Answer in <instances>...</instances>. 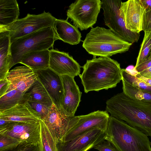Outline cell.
Returning a JSON list of instances; mask_svg holds the SVG:
<instances>
[{"label":"cell","mask_w":151,"mask_h":151,"mask_svg":"<svg viewBox=\"0 0 151 151\" xmlns=\"http://www.w3.org/2000/svg\"><path fill=\"white\" fill-rule=\"evenodd\" d=\"M106 111L151 138V103L130 98L123 92L107 100Z\"/></svg>","instance_id":"1"},{"label":"cell","mask_w":151,"mask_h":151,"mask_svg":"<svg viewBox=\"0 0 151 151\" xmlns=\"http://www.w3.org/2000/svg\"><path fill=\"white\" fill-rule=\"evenodd\" d=\"M79 76L85 93L116 87L122 78L120 64L110 57L87 60Z\"/></svg>","instance_id":"2"},{"label":"cell","mask_w":151,"mask_h":151,"mask_svg":"<svg viewBox=\"0 0 151 151\" xmlns=\"http://www.w3.org/2000/svg\"><path fill=\"white\" fill-rule=\"evenodd\" d=\"M148 136L126 122L110 116L105 140L117 151H151Z\"/></svg>","instance_id":"3"},{"label":"cell","mask_w":151,"mask_h":151,"mask_svg":"<svg viewBox=\"0 0 151 151\" xmlns=\"http://www.w3.org/2000/svg\"><path fill=\"white\" fill-rule=\"evenodd\" d=\"M132 45L117 37L109 29L97 26L92 27L86 34L82 46L93 58L110 57L128 51Z\"/></svg>","instance_id":"4"},{"label":"cell","mask_w":151,"mask_h":151,"mask_svg":"<svg viewBox=\"0 0 151 151\" xmlns=\"http://www.w3.org/2000/svg\"><path fill=\"white\" fill-rule=\"evenodd\" d=\"M58 40L52 26L42 29L14 40L10 43L9 68L20 63L23 56L32 52L48 49Z\"/></svg>","instance_id":"5"},{"label":"cell","mask_w":151,"mask_h":151,"mask_svg":"<svg viewBox=\"0 0 151 151\" xmlns=\"http://www.w3.org/2000/svg\"><path fill=\"white\" fill-rule=\"evenodd\" d=\"M56 18L45 11L37 15L28 14L8 25L0 27V29L8 31L10 43L14 40L45 28L52 26Z\"/></svg>","instance_id":"6"},{"label":"cell","mask_w":151,"mask_h":151,"mask_svg":"<svg viewBox=\"0 0 151 151\" xmlns=\"http://www.w3.org/2000/svg\"><path fill=\"white\" fill-rule=\"evenodd\" d=\"M101 8L103 10L105 24L117 37L122 40L133 44L137 42L139 33L132 32L126 27L122 17L120 14L122 1L102 0Z\"/></svg>","instance_id":"7"},{"label":"cell","mask_w":151,"mask_h":151,"mask_svg":"<svg viewBox=\"0 0 151 151\" xmlns=\"http://www.w3.org/2000/svg\"><path fill=\"white\" fill-rule=\"evenodd\" d=\"M101 5L100 0H76L69 6L67 18L81 31L87 29L96 23Z\"/></svg>","instance_id":"8"},{"label":"cell","mask_w":151,"mask_h":151,"mask_svg":"<svg viewBox=\"0 0 151 151\" xmlns=\"http://www.w3.org/2000/svg\"><path fill=\"white\" fill-rule=\"evenodd\" d=\"M110 116L106 111L100 110L72 116L69 121L63 143L93 128L98 127L106 131Z\"/></svg>","instance_id":"9"},{"label":"cell","mask_w":151,"mask_h":151,"mask_svg":"<svg viewBox=\"0 0 151 151\" xmlns=\"http://www.w3.org/2000/svg\"><path fill=\"white\" fill-rule=\"evenodd\" d=\"M106 131L95 127L71 140L58 143V151H87L105 140Z\"/></svg>","instance_id":"10"},{"label":"cell","mask_w":151,"mask_h":151,"mask_svg":"<svg viewBox=\"0 0 151 151\" xmlns=\"http://www.w3.org/2000/svg\"><path fill=\"white\" fill-rule=\"evenodd\" d=\"M40 133V122L28 123L12 122L6 127L0 128V134L16 139L21 143L38 145Z\"/></svg>","instance_id":"11"},{"label":"cell","mask_w":151,"mask_h":151,"mask_svg":"<svg viewBox=\"0 0 151 151\" xmlns=\"http://www.w3.org/2000/svg\"><path fill=\"white\" fill-rule=\"evenodd\" d=\"M49 68L60 76L73 77L80 76L82 67L68 53L56 49L50 50Z\"/></svg>","instance_id":"12"},{"label":"cell","mask_w":151,"mask_h":151,"mask_svg":"<svg viewBox=\"0 0 151 151\" xmlns=\"http://www.w3.org/2000/svg\"><path fill=\"white\" fill-rule=\"evenodd\" d=\"M145 9L139 0H129L121 3L120 14L124 21L126 28L132 32L142 31Z\"/></svg>","instance_id":"13"},{"label":"cell","mask_w":151,"mask_h":151,"mask_svg":"<svg viewBox=\"0 0 151 151\" xmlns=\"http://www.w3.org/2000/svg\"><path fill=\"white\" fill-rule=\"evenodd\" d=\"M37 79L43 85L58 108L61 107L63 89L62 79L60 76L50 68L36 71Z\"/></svg>","instance_id":"14"},{"label":"cell","mask_w":151,"mask_h":151,"mask_svg":"<svg viewBox=\"0 0 151 151\" xmlns=\"http://www.w3.org/2000/svg\"><path fill=\"white\" fill-rule=\"evenodd\" d=\"M63 83V94L61 107L65 114L73 116L78 106L82 95L74 77L60 76Z\"/></svg>","instance_id":"15"},{"label":"cell","mask_w":151,"mask_h":151,"mask_svg":"<svg viewBox=\"0 0 151 151\" xmlns=\"http://www.w3.org/2000/svg\"><path fill=\"white\" fill-rule=\"evenodd\" d=\"M6 78L9 83L8 92L16 89L24 93L37 79L36 71L25 66L16 67L10 70Z\"/></svg>","instance_id":"16"},{"label":"cell","mask_w":151,"mask_h":151,"mask_svg":"<svg viewBox=\"0 0 151 151\" xmlns=\"http://www.w3.org/2000/svg\"><path fill=\"white\" fill-rule=\"evenodd\" d=\"M72 117L67 115L62 107L58 108L53 103L48 114L43 120L59 143L64 142L68 123Z\"/></svg>","instance_id":"17"},{"label":"cell","mask_w":151,"mask_h":151,"mask_svg":"<svg viewBox=\"0 0 151 151\" xmlns=\"http://www.w3.org/2000/svg\"><path fill=\"white\" fill-rule=\"evenodd\" d=\"M0 118L10 121L28 123L38 122L41 119L39 114L24 100L0 112Z\"/></svg>","instance_id":"18"},{"label":"cell","mask_w":151,"mask_h":151,"mask_svg":"<svg viewBox=\"0 0 151 151\" xmlns=\"http://www.w3.org/2000/svg\"><path fill=\"white\" fill-rule=\"evenodd\" d=\"M68 19H56L52 27L58 40L70 45H76L82 40L81 34L78 28L68 21Z\"/></svg>","instance_id":"19"},{"label":"cell","mask_w":151,"mask_h":151,"mask_svg":"<svg viewBox=\"0 0 151 151\" xmlns=\"http://www.w3.org/2000/svg\"><path fill=\"white\" fill-rule=\"evenodd\" d=\"M50 58V50H45L25 54L20 63L36 71L49 68Z\"/></svg>","instance_id":"20"},{"label":"cell","mask_w":151,"mask_h":151,"mask_svg":"<svg viewBox=\"0 0 151 151\" xmlns=\"http://www.w3.org/2000/svg\"><path fill=\"white\" fill-rule=\"evenodd\" d=\"M23 100L37 102L49 107L53 103L46 90L38 79L24 93Z\"/></svg>","instance_id":"21"},{"label":"cell","mask_w":151,"mask_h":151,"mask_svg":"<svg viewBox=\"0 0 151 151\" xmlns=\"http://www.w3.org/2000/svg\"><path fill=\"white\" fill-rule=\"evenodd\" d=\"M16 0H0V27L9 25L18 19L19 12Z\"/></svg>","instance_id":"22"},{"label":"cell","mask_w":151,"mask_h":151,"mask_svg":"<svg viewBox=\"0 0 151 151\" xmlns=\"http://www.w3.org/2000/svg\"><path fill=\"white\" fill-rule=\"evenodd\" d=\"M38 151H58V141L42 120L40 121Z\"/></svg>","instance_id":"23"},{"label":"cell","mask_w":151,"mask_h":151,"mask_svg":"<svg viewBox=\"0 0 151 151\" xmlns=\"http://www.w3.org/2000/svg\"><path fill=\"white\" fill-rule=\"evenodd\" d=\"M10 45L8 31L0 29V80L6 78L10 70L8 58Z\"/></svg>","instance_id":"24"},{"label":"cell","mask_w":151,"mask_h":151,"mask_svg":"<svg viewBox=\"0 0 151 151\" xmlns=\"http://www.w3.org/2000/svg\"><path fill=\"white\" fill-rule=\"evenodd\" d=\"M24 93L16 89L0 97V112L9 109L23 101Z\"/></svg>","instance_id":"25"},{"label":"cell","mask_w":151,"mask_h":151,"mask_svg":"<svg viewBox=\"0 0 151 151\" xmlns=\"http://www.w3.org/2000/svg\"><path fill=\"white\" fill-rule=\"evenodd\" d=\"M122 81L123 92L127 96L133 99L151 103V92L136 88L123 79Z\"/></svg>","instance_id":"26"},{"label":"cell","mask_w":151,"mask_h":151,"mask_svg":"<svg viewBox=\"0 0 151 151\" xmlns=\"http://www.w3.org/2000/svg\"><path fill=\"white\" fill-rule=\"evenodd\" d=\"M151 52V32H145L135 67L144 62L149 58Z\"/></svg>","instance_id":"27"},{"label":"cell","mask_w":151,"mask_h":151,"mask_svg":"<svg viewBox=\"0 0 151 151\" xmlns=\"http://www.w3.org/2000/svg\"><path fill=\"white\" fill-rule=\"evenodd\" d=\"M122 78L132 86L140 89L151 92V86L132 74L126 69H122Z\"/></svg>","instance_id":"28"},{"label":"cell","mask_w":151,"mask_h":151,"mask_svg":"<svg viewBox=\"0 0 151 151\" xmlns=\"http://www.w3.org/2000/svg\"><path fill=\"white\" fill-rule=\"evenodd\" d=\"M21 142L18 140L0 134V151H9L16 147Z\"/></svg>","instance_id":"29"},{"label":"cell","mask_w":151,"mask_h":151,"mask_svg":"<svg viewBox=\"0 0 151 151\" xmlns=\"http://www.w3.org/2000/svg\"><path fill=\"white\" fill-rule=\"evenodd\" d=\"M27 102L31 107L39 114L41 119L43 120L46 117L49 113L50 107L36 102Z\"/></svg>","instance_id":"30"},{"label":"cell","mask_w":151,"mask_h":151,"mask_svg":"<svg viewBox=\"0 0 151 151\" xmlns=\"http://www.w3.org/2000/svg\"><path fill=\"white\" fill-rule=\"evenodd\" d=\"M142 31L151 32V10L145 11L143 19Z\"/></svg>","instance_id":"31"},{"label":"cell","mask_w":151,"mask_h":151,"mask_svg":"<svg viewBox=\"0 0 151 151\" xmlns=\"http://www.w3.org/2000/svg\"><path fill=\"white\" fill-rule=\"evenodd\" d=\"M38 145L32 144L21 143L16 147L9 151H38Z\"/></svg>","instance_id":"32"},{"label":"cell","mask_w":151,"mask_h":151,"mask_svg":"<svg viewBox=\"0 0 151 151\" xmlns=\"http://www.w3.org/2000/svg\"><path fill=\"white\" fill-rule=\"evenodd\" d=\"M94 148L99 151H117L110 142L106 140H104Z\"/></svg>","instance_id":"33"},{"label":"cell","mask_w":151,"mask_h":151,"mask_svg":"<svg viewBox=\"0 0 151 151\" xmlns=\"http://www.w3.org/2000/svg\"><path fill=\"white\" fill-rule=\"evenodd\" d=\"M9 85V83L6 78L0 80V97L6 93Z\"/></svg>","instance_id":"34"},{"label":"cell","mask_w":151,"mask_h":151,"mask_svg":"<svg viewBox=\"0 0 151 151\" xmlns=\"http://www.w3.org/2000/svg\"><path fill=\"white\" fill-rule=\"evenodd\" d=\"M151 67V58H149L137 67H134V70L137 73H139Z\"/></svg>","instance_id":"35"},{"label":"cell","mask_w":151,"mask_h":151,"mask_svg":"<svg viewBox=\"0 0 151 151\" xmlns=\"http://www.w3.org/2000/svg\"><path fill=\"white\" fill-rule=\"evenodd\" d=\"M138 73L145 78L151 79V67Z\"/></svg>","instance_id":"36"},{"label":"cell","mask_w":151,"mask_h":151,"mask_svg":"<svg viewBox=\"0 0 151 151\" xmlns=\"http://www.w3.org/2000/svg\"><path fill=\"white\" fill-rule=\"evenodd\" d=\"M145 11L151 10V0H139Z\"/></svg>","instance_id":"37"},{"label":"cell","mask_w":151,"mask_h":151,"mask_svg":"<svg viewBox=\"0 0 151 151\" xmlns=\"http://www.w3.org/2000/svg\"><path fill=\"white\" fill-rule=\"evenodd\" d=\"M12 122L0 118V128L6 127Z\"/></svg>","instance_id":"38"},{"label":"cell","mask_w":151,"mask_h":151,"mask_svg":"<svg viewBox=\"0 0 151 151\" xmlns=\"http://www.w3.org/2000/svg\"><path fill=\"white\" fill-rule=\"evenodd\" d=\"M134 76L141 79L151 86V79L145 78L141 76L137 72L135 73Z\"/></svg>","instance_id":"39"},{"label":"cell","mask_w":151,"mask_h":151,"mask_svg":"<svg viewBox=\"0 0 151 151\" xmlns=\"http://www.w3.org/2000/svg\"><path fill=\"white\" fill-rule=\"evenodd\" d=\"M151 58V53H150V57H149V58Z\"/></svg>","instance_id":"40"}]
</instances>
